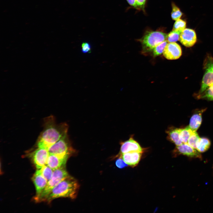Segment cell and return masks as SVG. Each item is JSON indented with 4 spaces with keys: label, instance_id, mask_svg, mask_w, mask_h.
<instances>
[{
    "label": "cell",
    "instance_id": "obj_2",
    "mask_svg": "<svg viewBox=\"0 0 213 213\" xmlns=\"http://www.w3.org/2000/svg\"><path fill=\"white\" fill-rule=\"evenodd\" d=\"M79 188L77 181L69 175L52 190L44 201L50 202L53 199L60 197L74 199L77 196Z\"/></svg>",
    "mask_w": 213,
    "mask_h": 213
},
{
    "label": "cell",
    "instance_id": "obj_23",
    "mask_svg": "<svg viewBox=\"0 0 213 213\" xmlns=\"http://www.w3.org/2000/svg\"><path fill=\"white\" fill-rule=\"evenodd\" d=\"M167 43V41L166 40L156 46L153 50L154 56L156 57L161 54L163 52Z\"/></svg>",
    "mask_w": 213,
    "mask_h": 213
},
{
    "label": "cell",
    "instance_id": "obj_6",
    "mask_svg": "<svg viewBox=\"0 0 213 213\" xmlns=\"http://www.w3.org/2000/svg\"><path fill=\"white\" fill-rule=\"evenodd\" d=\"M205 72L202 78L201 88L197 94H200L208 87L213 84V58L208 55L204 60Z\"/></svg>",
    "mask_w": 213,
    "mask_h": 213
},
{
    "label": "cell",
    "instance_id": "obj_18",
    "mask_svg": "<svg viewBox=\"0 0 213 213\" xmlns=\"http://www.w3.org/2000/svg\"><path fill=\"white\" fill-rule=\"evenodd\" d=\"M196 98L208 101H213V84L208 87L200 94H196Z\"/></svg>",
    "mask_w": 213,
    "mask_h": 213
},
{
    "label": "cell",
    "instance_id": "obj_28",
    "mask_svg": "<svg viewBox=\"0 0 213 213\" xmlns=\"http://www.w3.org/2000/svg\"><path fill=\"white\" fill-rule=\"evenodd\" d=\"M137 5L139 9L144 11L146 0H135Z\"/></svg>",
    "mask_w": 213,
    "mask_h": 213
},
{
    "label": "cell",
    "instance_id": "obj_29",
    "mask_svg": "<svg viewBox=\"0 0 213 213\" xmlns=\"http://www.w3.org/2000/svg\"><path fill=\"white\" fill-rule=\"evenodd\" d=\"M128 4L131 6L135 8L139 9L138 8L136 2L135 0H126Z\"/></svg>",
    "mask_w": 213,
    "mask_h": 213
},
{
    "label": "cell",
    "instance_id": "obj_16",
    "mask_svg": "<svg viewBox=\"0 0 213 213\" xmlns=\"http://www.w3.org/2000/svg\"><path fill=\"white\" fill-rule=\"evenodd\" d=\"M180 130V128H171L167 132L169 139L176 146L179 145L183 143L179 138Z\"/></svg>",
    "mask_w": 213,
    "mask_h": 213
},
{
    "label": "cell",
    "instance_id": "obj_5",
    "mask_svg": "<svg viewBox=\"0 0 213 213\" xmlns=\"http://www.w3.org/2000/svg\"><path fill=\"white\" fill-rule=\"evenodd\" d=\"M49 154L68 158L74 152L67 134L51 146L48 149Z\"/></svg>",
    "mask_w": 213,
    "mask_h": 213
},
{
    "label": "cell",
    "instance_id": "obj_1",
    "mask_svg": "<svg viewBox=\"0 0 213 213\" xmlns=\"http://www.w3.org/2000/svg\"><path fill=\"white\" fill-rule=\"evenodd\" d=\"M43 126L36 141L37 147L48 150L51 146L67 134L68 125L64 123L57 124L52 115L44 119Z\"/></svg>",
    "mask_w": 213,
    "mask_h": 213
},
{
    "label": "cell",
    "instance_id": "obj_15",
    "mask_svg": "<svg viewBox=\"0 0 213 213\" xmlns=\"http://www.w3.org/2000/svg\"><path fill=\"white\" fill-rule=\"evenodd\" d=\"M206 109L205 108L196 110L191 117L189 125L188 126L193 132H196L200 126L202 114Z\"/></svg>",
    "mask_w": 213,
    "mask_h": 213
},
{
    "label": "cell",
    "instance_id": "obj_22",
    "mask_svg": "<svg viewBox=\"0 0 213 213\" xmlns=\"http://www.w3.org/2000/svg\"><path fill=\"white\" fill-rule=\"evenodd\" d=\"M181 32L172 30L167 35V40L168 43L175 42L179 40Z\"/></svg>",
    "mask_w": 213,
    "mask_h": 213
},
{
    "label": "cell",
    "instance_id": "obj_11",
    "mask_svg": "<svg viewBox=\"0 0 213 213\" xmlns=\"http://www.w3.org/2000/svg\"><path fill=\"white\" fill-rule=\"evenodd\" d=\"M32 180L36 189V196L38 197L46 186L48 181L42 175L40 169H37L34 174Z\"/></svg>",
    "mask_w": 213,
    "mask_h": 213
},
{
    "label": "cell",
    "instance_id": "obj_13",
    "mask_svg": "<svg viewBox=\"0 0 213 213\" xmlns=\"http://www.w3.org/2000/svg\"><path fill=\"white\" fill-rule=\"evenodd\" d=\"M68 158L56 154H49L46 164L54 170L65 167Z\"/></svg>",
    "mask_w": 213,
    "mask_h": 213
},
{
    "label": "cell",
    "instance_id": "obj_21",
    "mask_svg": "<svg viewBox=\"0 0 213 213\" xmlns=\"http://www.w3.org/2000/svg\"><path fill=\"white\" fill-rule=\"evenodd\" d=\"M40 170L43 176L48 181H49L52 176L54 170L46 164Z\"/></svg>",
    "mask_w": 213,
    "mask_h": 213
},
{
    "label": "cell",
    "instance_id": "obj_8",
    "mask_svg": "<svg viewBox=\"0 0 213 213\" xmlns=\"http://www.w3.org/2000/svg\"><path fill=\"white\" fill-rule=\"evenodd\" d=\"M30 155L36 168L40 169L46 164L49 152L47 149L37 147Z\"/></svg>",
    "mask_w": 213,
    "mask_h": 213
},
{
    "label": "cell",
    "instance_id": "obj_20",
    "mask_svg": "<svg viewBox=\"0 0 213 213\" xmlns=\"http://www.w3.org/2000/svg\"><path fill=\"white\" fill-rule=\"evenodd\" d=\"M172 7L171 17L172 19L176 21L180 19L183 14L179 8L173 2L172 3Z\"/></svg>",
    "mask_w": 213,
    "mask_h": 213
},
{
    "label": "cell",
    "instance_id": "obj_25",
    "mask_svg": "<svg viewBox=\"0 0 213 213\" xmlns=\"http://www.w3.org/2000/svg\"><path fill=\"white\" fill-rule=\"evenodd\" d=\"M200 138L196 132H193L191 135L188 140L187 143L192 147L196 149V143Z\"/></svg>",
    "mask_w": 213,
    "mask_h": 213
},
{
    "label": "cell",
    "instance_id": "obj_24",
    "mask_svg": "<svg viewBox=\"0 0 213 213\" xmlns=\"http://www.w3.org/2000/svg\"><path fill=\"white\" fill-rule=\"evenodd\" d=\"M186 22L180 19L175 21L173 25L172 30L181 32L185 28Z\"/></svg>",
    "mask_w": 213,
    "mask_h": 213
},
{
    "label": "cell",
    "instance_id": "obj_9",
    "mask_svg": "<svg viewBox=\"0 0 213 213\" xmlns=\"http://www.w3.org/2000/svg\"><path fill=\"white\" fill-rule=\"evenodd\" d=\"M163 53L164 57L168 59H176L181 56L182 49L180 46L175 42L169 43L165 46Z\"/></svg>",
    "mask_w": 213,
    "mask_h": 213
},
{
    "label": "cell",
    "instance_id": "obj_4",
    "mask_svg": "<svg viewBox=\"0 0 213 213\" xmlns=\"http://www.w3.org/2000/svg\"><path fill=\"white\" fill-rule=\"evenodd\" d=\"M167 35L161 31H147L140 40L143 50L146 52L153 50L156 46L167 40Z\"/></svg>",
    "mask_w": 213,
    "mask_h": 213
},
{
    "label": "cell",
    "instance_id": "obj_17",
    "mask_svg": "<svg viewBox=\"0 0 213 213\" xmlns=\"http://www.w3.org/2000/svg\"><path fill=\"white\" fill-rule=\"evenodd\" d=\"M211 142L206 138H200L196 143V149L199 152L203 153L207 151L209 148Z\"/></svg>",
    "mask_w": 213,
    "mask_h": 213
},
{
    "label": "cell",
    "instance_id": "obj_7",
    "mask_svg": "<svg viewBox=\"0 0 213 213\" xmlns=\"http://www.w3.org/2000/svg\"><path fill=\"white\" fill-rule=\"evenodd\" d=\"M173 153L175 156L182 155L190 158L202 159L200 152L187 143H183L179 145L176 146L173 151Z\"/></svg>",
    "mask_w": 213,
    "mask_h": 213
},
{
    "label": "cell",
    "instance_id": "obj_10",
    "mask_svg": "<svg viewBox=\"0 0 213 213\" xmlns=\"http://www.w3.org/2000/svg\"><path fill=\"white\" fill-rule=\"evenodd\" d=\"M179 40L185 46L191 47L195 44L197 41L196 32L193 29L185 28L181 32Z\"/></svg>",
    "mask_w": 213,
    "mask_h": 213
},
{
    "label": "cell",
    "instance_id": "obj_27",
    "mask_svg": "<svg viewBox=\"0 0 213 213\" xmlns=\"http://www.w3.org/2000/svg\"><path fill=\"white\" fill-rule=\"evenodd\" d=\"M115 164L118 168L120 169L124 168L128 165L121 157L116 160Z\"/></svg>",
    "mask_w": 213,
    "mask_h": 213
},
{
    "label": "cell",
    "instance_id": "obj_3",
    "mask_svg": "<svg viewBox=\"0 0 213 213\" xmlns=\"http://www.w3.org/2000/svg\"><path fill=\"white\" fill-rule=\"evenodd\" d=\"M69 176L65 167H62L54 170L51 178L48 181L44 190L38 197L34 198L35 201L37 202L44 201L52 190Z\"/></svg>",
    "mask_w": 213,
    "mask_h": 213
},
{
    "label": "cell",
    "instance_id": "obj_14",
    "mask_svg": "<svg viewBox=\"0 0 213 213\" xmlns=\"http://www.w3.org/2000/svg\"><path fill=\"white\" fill-rule=\"evenodd\" d=\"M142 152H132L121 154L120 156L128 165L132 167L136 166L139 162Z\"/></svg>",
    "mask_w": 213,
    "mask_h": 213
},
{
    "label": "cell",
    "instance_id": "obj_26",
    "mask_svg": "<svg viewBox=\"0 0 213 213\" xmlns=\"http://www.w3.org/2000/svg\"><path fill=\"white\" fill-rule=\"evenodd\" d=\"M81 50L84 53H91V48L89 43L86 42H83L81 45Z\"/></svg>",
    "mask_w": 213,
    "mask_h": 213
},
{
    "label": "cell",
    "instance_id": "obj_12",
    "mask_svg": "<svg viewBox=\"0 0 213 213\" xmlns=\"http://www.w3.org/2000/svg\"><path fill=\"white\" fill-rule=\"evenodd\" d=\"M143 149L139 144L132 138L122 143L120 149V154L132 152H142Z\"/></svg>",
    "mask_w": 213,
    "mask_h": 213
},
{
    "label": "cell",
    "instance_id": "obj_19",
    "mask_svg": "<svg viewBox=\"0 0 213 213\" xmlns=\"http://www.w3.org/2000/svg\"><path fill=\"white\" fill-rule=\"evenodd\" d=\"M188 126L184 128H180L179 138L183 143H187L188 140L192 132Z\"/></svg>",
    "mask_w": 213,
    "mask_h": 213
}]
</instances>
